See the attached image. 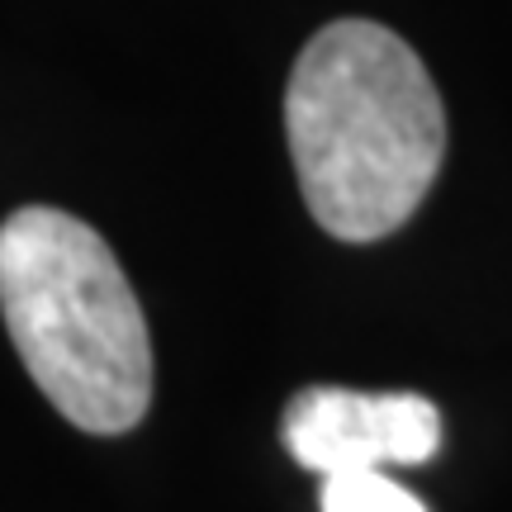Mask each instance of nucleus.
Segmentation results:
<instances>
[{
  "label": "nucleus",
  "instance_id": "obj_1",
  "mask_svg": "<svg viewBox=\"0 0 512 512\" xmlns=\"http://www.w3.org/2000/svg\"><path fill=\"white\" fill-rule=\"evenodd\" d=\"M285 133L313 223L375 242L418 214L446 157V110L422 57L375 19H337L304 43Z\"/></svg>",
  "mask_w": 512,
  "mask_h": 512
},
{
  "label": "nucleus",
  "instance_id": "obj_2",
  "mask_svg": "<svg viewBox=\"0 0 512 512\" xmlns=\"http://www.w3.org/2000/svg\"><path fill=\"white\" fill-rule=\"evenodd\" d=\"M0 313L24 370L81 432L119 437L152 403V337L110 242L29 204L0 223Z\"/></svg>",
  "mask_w": 512,
  "mask_h": 512
},
{
  "label": "nucleus",
  "instance_id": "obj_3",
  "mask_svg": "<svg viewBox=\"0 0 512 512\" xmlns=\"http://www.w3.org/2000/svg\"><path fill=\"white\" fill-rule=\"evenodd\" d=\"M280 441L313 475L422 465L441 446V413L408 389H342L309 384L285 403Z\"/></svg>",
  "mask_w": 512,
  "mask_h": 512
},
{
  "label": "nucleus",
  "instance_id": "obj_4",
  "mask_svg": "<svg viewBox=\"0 0 512 512\" xmlns=\"http://www.w3.org/2000/svg\"><path fill=\"white\" fill-rule=\"evenodd\" d=\"M318 512H427L418 494H408L403 484L384 470H351V475H328Z\"/></svg>",
  "mask_w": 512,
  "mask_h": 512
}]
</instances>
